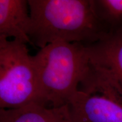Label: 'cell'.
<instances>
[{
  "label": "cell",
  "mask_w": 122,
  "mask_h": 122,
  "mask_svg": "<svg viewBox=\"0 0 122 122\" xmlns=\"http://www.w3.org/2000/svg\"><path fill=\"white\" fill-rule=\"evenodd\" d=\"M30 43L41 49L58 40L90 45L109 30L94 13L92 0H28Z\"/></svg>",
  "instance_id": "obj_1"
},
{
  "label": "cell",
  "mask_w": 122,
  "mask_h": 122,
  "mask_svg": "<svg viewBox=\"0 0 122 122\" xmlns=\"http://www.w3.org/2000/svg\"><path fill=\"white\" fill-rule=\"evenodd\" d=\"M33 59L46 105L52 107L68 105L89 67L86 45L56 41L41 49Z\"/></svg>",
  "instance_id": "obj_2"
},
{
  "label": "cell",
  "mask_w": 122,
  "mask_h": 122,
  "mask_svg": "<svg viewBox=\"0 0 122 122\" xmlns=\"http://www.w3.org/2000/svg\"><path fill=\"white\" fill-rule=\"evenodd\" d=\"M32 103L47 106L33 56L25 44L0 36V109H18Z\"/></svg>",
  "instance_id": "obj_3"
},
{
  "label": "cell",
  "mask_w": 122,
  "mask_h": 122,
  "mask_svg": "<svg viewBox=\"0 0 122 122\" xmlns=\"http://www.w3.org/2000/svg\"><path fill=\"white\" fill-rule=\"evenodd\" d=\"M68 105L72 122H122V86L107 70L90 62Z\"/></svg>",
  "instance_id": "obj_4"
},
{
  "label": "cell",
  "mask_w": 122,
  "mask_h": 122,
  "mask_svg": "<svg viewBox=\"0 0 122 122\" xmlns=\"http://www.w3.org/2000/svg\"><path fill=\"white\" fill-rule=\"evenodd\" d=\"M27 0H0V36L30 43L28 32L31 23Z\"/></svg>",
  "instance_id": "obj_5"
},
{
  "label": "cell",
  "mask_w": 122,
  "mask_h": 122,
  "mask_svg": "<svg viewBox=\"0 0 122 122\" xmlns=\"http://www.w3.org/2000/svg\"><path fill=\"white\" fill-rule=\"evenodd\" d=\"M86 46L90 62L107 70L122 86V28Z\"/></svg>",
  "instance_id": "obj_6"
},
{
  "label": "cell",
  "mask_w": 122,
  "mask_h": 122,
  "mask_svg": "<svg viewBox=\"0 0 122 122\" xmlns=\"http://www.w3.org/2000/svg\"><path fill=\"white\" fill-rule=\"evenodd\" d=\"M0 122H72L69 105L59 107L32 103L18 109H0Z\"/></svg>",
  "instance_id": "obj_7"
},
{
  "label": "cell",
  "mask_w": 122,
  "mask_h": 122,
  "mask_svg": "<svg viewBox=\"0 0 122 122\" xmlns=\"http://www.w3.org/2000/svg\"><path fill=\"white\" fill-rule=\"evenodd\" d=\"M94 13L109 32L122 28V0H92Z\"/></svg>",
  "instance_id": "obj_8"
}]
</instances>
